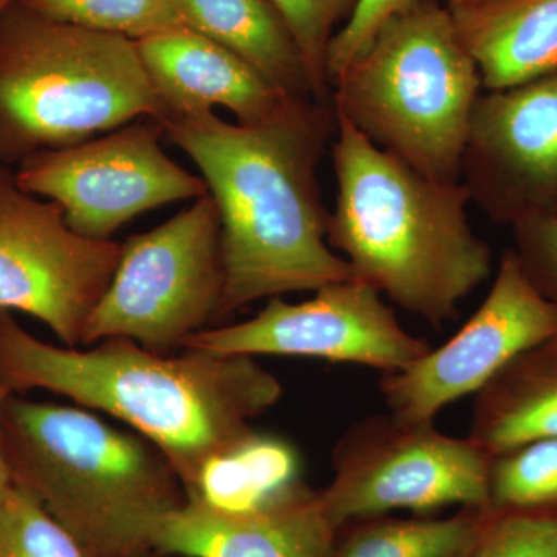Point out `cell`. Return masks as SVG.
I'll list each match as a JSON object with an SVG mask.
<instances>
[{"label": "cell", "instance_id": "27", "mask_svg": "<svg viewBox=\"0 0 557 557\" xmlns=\"http://www.w3.org/2000/svg\"><path fill=\"white\" fill-rule=\"evenodd\" d=\"M523 273L548 302L557 307V215L528 219L511 226Z\"/></svg>", "mask_w": 557, "mask_h": 557}, {"label": "cell", "instance_id": "17", "mask_svg": "<svg viewBox=\"0 0 557 557\" xmlns=\"http://www.w3.org/2000/svg\"><path fill=\"white\" fill-rule=\"evenodd\" d=\"M467 437L491 457L557 437V335L512 359L474 395Z\"/></svg>", "mask_w": 557, "mask_h": 557}, {"label": "cell", "instance_id": "1", "mask_svg": "<svg viewBox=\"0 0 557 557\" xmlns=\"http://www.w3.org/2000/svg\"><path fill=\"white\" fill-rule=\"evenodd\" d=\"M160 123L218 205L225 274L218 321L256 300L357 278L329 245L330 212L317 178L335 132L332 106L295 100L256 126L226 123L214 112Z\"/></svg>", "mask_w": 557, "mask_h": 557}, {"label": "cell", "instance_id": "14", "mask_svg": "<svg viewBox=\"0 0 557 557\" xmlns=\"http://www.w3.org/2000/svg\"><path fill=\"white\" fill-rule=\"evenodd\" d=\"M338 528L300 482L244 511L186 498L156 520L149 548L182 557H332Z\"/></svg>", "mask_w": 557, "mask_h": 557}, {"label": "cell", "instance_id": "24", "mask_svg": "<svg viewBox=\"0 0 557 557\" xmlns=\"http://www.w3.org/2000/svg\"><path fill=\"white\" fill-rule=\"evenodd\" d=\"M271 3L276 7L298 46L314 100L332 106L329 47L350 16L355 0H271Z\"/></svg>", "mask_w": 557, "mask_h": 557}, {"label": "cell", "instance_id": "13", "mask_svg": "<svg viewBox=\"0 0 557 557\" xmlns=\"http://www.w3.org/2000/svg\"><path fill=\"white\" fill-rule=\"evenodd\" d=\"M461 183L498 225L557 215V73L480 94Z\"/></svg>", "mask_w": 557, "mask_h": 557}, {"label": "cell", "instance_id": "4", "mask_svg": "<svg viewBox=\"0 0 557 557\" xmlns=\"http://www.w3.org/2000/svg\"><path fill=\"white\" fill-rule=\"evenodd\" d=\"M0 443L11 479L90 557L145 555L156 520L188 498L152 443L81 406L13 394L3 406Z\"/></svg>", "mask_w": 557, "mask_h": 557}, {"label": "cell", "instance_id": "18", "mask_svg": "<svg viewBox=\"0 0 557 557\" xmlns=\"http://www.w3.org/2000/svg\"><path fill=\"white\" fill-rule=\"evenodd\" d=\"M175 2L190 30L234 51L289 97L314 100L298 46L271 0Z\"/></svg>", "mask_w": 557, "mask_h": 557}, {"label": "cell", "instance_id": "9", "mask_svg": "<svg viewBox=\"0 0 557 557\" xmlns=\"http://www.w3.org/2000/svg\"><path fill=\"white\" fill-rule=\"evenodd\" d=\"M163 124L143 119L64 148L39 150L14 174L25 193L60 205L79 236L112 240V234L150 209L209 194L161 148Z\"/></svg>", "mask_w": 557, "mask_h": 557}, {"label": "cell", "instance_id": "29", "mask_svg": "<svg viewBox=\"0 0 557 557\" xmlns=\"http://www.w3.org/2000/svg\"><path fill=\"white\" fill-rule=\"evenodd\" d=\"M16 2L17 0H0V20H2L3 14H5L7 11H9L10 7Z\"/></svg>", "mask_w": 557, "mask_h": 557}, {"label": "cell", "instance_id": "22", "mask_svg": "<svg viewBox=\"0 0 557 557\" xmlns=\"http://www.w3.org/2000/svg\"><path fill=\"white\" fill-rule=\"evenodd\" d=\"M493 511H557V437L534 440L493 457Z\"/></svg>", "mask_w": 557, "mask_h": 557}, {"label": "cell", "instance_id": "6", "mask_svg": "<svg viewBox=\"0 0 557 557\" xmlns=\"http://www.w3.org/2000/svg\"><path fill=\"white\" fill-rule=\"evenodd\" d=\"M478 65L437 0L387 24L330 83L332 108L379 148L445 182H461Z\"/></svg>", "mask_w": 557, "mask_h": 557}, {"label": "cell", "instance_id": "10", "mask_svg": "<svg viewBox=\"0 0 557 557\" xmlns=\"http://www.w3.org/2000/svg\"><path fill=\"white\" fill-rule=\"evenodd\" d=\"M121 247L79 236L60 205L25 193L0 170V310L30 314L65 347H81Z\"/></svg>", "mask_w": 557, "mask_h": 557}, {"label": "cell", "instance_id": "20", "mask_svg": "<svg viewBox=\"0 0 557 557\" xmlns=\"http://www.w3.org/2000/svg\"><path fill=\"white\" fill-rule=\"evenodd\" d=\"M296 458L287 446L256 435L212 463L188 498L225 511L255 508L295 485Z\"/></svg>", "mask_w": 557, "mask_h": 557}, {"label": "cell", "instance_id": "15", "mask_svg": "<svg viewBox=\"0 0 557 557\" xmlns=\"http://www.w3.org/2000/svg\"><path fill=\"white\" fill-rule=\"evenodd\" d=\"M135 46L166 109L164 119L199 115L222 106L237 123L256 126L302 100L278 90L234 51L186 25L135 40Z\"/></svg>", "mask_w": 557, "mask_h": 557}, {"label": "cell", "instance_id": "26", "mask_svg": "<svg viewBox=\"0 0 557 557\" xmlns=\"http://www.w3.org/2000/svg\"><path fill=\"white\" fill-rule=\"evenodd\" d=\"M423 0H355L350 16L330 42L329 83L358 60L387 24L410 13Z\"/></svg>", "mask_w": 557, "mask_h": 557}, {"label": "cell", "instance_id": "25", "mask_svg": "<svg viewBox=\"0 0 557 557\" xmlns=\"http://www.w3.org/2000/svg\"><path fill=\"white\" fill-rule=\"evenodd\" d=\"M471 557H557V511H494Z\"/></svg>", "mask_w": 557, "mask_h": 557}, {"label": "cell", "instance_id": "3", "mask_svg": "<svg viewBox=\"0 0 557 557\" xmlns=\"http://www.w3.org/2000/svg\"><path fill=\"white\" fill-rule=\"evenodd\" d=\"M333 113L330 247L399 309L432 327L453 321L493 270V251L468 220L467 186L429 177Z\"/></svg>", "mask_w": 557, "mask_h": 557}, {"label": "cell", "instance_id": "16", "mask_svg": "<svg viewBox=\"0 0 557 557\" xmlns=\"http://www.w3.org/2000/svg\"><path fill=\"white\" fill-rule=\"evenodd\" d=\"M448 9L486 91L557 73V0H478Z\"/></svg>", "mask_w": 557, "mask_h": 557}, {"label": "cell", "instance_id": "11", "mask_svg": "<svg viewBox=\"0 0 557 557\" xmlns=\"http://www.w3.org/2000/svg\"><path fill=\"white\" fill-rule=\"evenodd\" d=\"M292 304L269 299L265 309L237 324L196 333L183 348L245 357H298L364 366L383 375L401 372L431 350V344L399 324L383 296L351 278Z\"/></svg>", "mask_w": 557, "mask_h": 557}, {"label": "cell", "instance_id": "19", "mask_svg": "<svg viewBox=\"0 0 557 557\" xmlns=\"http://www.w3.org/2000/svg\"><path fill=\"white\" fill-rule=\"evenodd\" d=\"M493 516L467 507L448 518L358 520L332 557H471Z\"/></svg>", "mask_w": 557, "mask_h": 557}, {"label": "cell", "instance_id": "7", "mask_svg": "<svg viewBox=\"0 0 557 557\" xmlns=\"http://www.w3.org/2000/svg\"><path fill=\"white\" fill-rule=\"evenodd\" d=\"M223 285L219 209L207 194L163 225L124 242L81 347L124 338L157 354H175L218 321Z\"/></svg>", "mask_w": 557, "mask_h": 557}, {"label": "cell", "instance_id": "23", "mask_svg": "<svg viewBox=\"0 0 557 557\" xmlns=\"http://www.w3.org/2000/svg\"><path fill=\"white\" fill-rule=\"evenodd\" d=\"M0 557H90L27 487L10 480L0 496Z\"/></svg>", "mask_w": 557, "mask_h": 557}, {"label": "cell", "instance_id": "21", "mask_svg": "<svg viewBox=\"0 0 557 557\" xmlns=\"http://www.w3.org/2000/svg\"><path fill=\"white\" fill-rule=\"evenodd\" d=\"M47 20L138 40L182 27L175 0H17Z\"/></svg>", "mask_w": 557, "mask_h": 557}, {"label": "cell", "instance_id": "12", "mask_svg": "<svg viewBox=\"0 0 557 557\" xmlns=\"http://www.w3.org/2000/svg\"><path fill=\"white\" fill-rule=\"evenodd\" d=\"M557 335V307L523 273L507 248L478 311L443 346L401 372L383 375L387 412L405 423H435L443 409L479 394L512 359Z\"/></svg>", "mask_w": 557, "mask_h": 557}, {"label": "cell", "instance_id": "30", "mask_svg": "<svg viewBox=\"0 0 557 557\" xmlns=\"http://www.w3.org/2000/svg\"><path fill=\"white\" fill-rule=\"evenodd\" d=\"M478 2V0H445L446 7L463 5V3Z\"/></svg>", "mask_w": 557, "mask_h": 557}, {"label": "cell", "instance_id": "2", "mask_svg": "<svg viewBox=\"0 0 557 557\" xmlns=\"http://www.w3.org/2000/svg\"><path fill=\"white\" fill-rule=\"evenodd\" d=\"M0 375L13 392L40 388L129 424L166 457L186 496L212 463L258 435L251 421L282 395L255 357L200 348L161 355L124 338L57 347L2 310Z\"/></svg>", "mask_w": 557, "mask_h": 557}, {"label": "cell", "instance_id": "5", "mask_svg": "<svg viewBox=\"0 0 557 557\" xmlns=\"http://www.w3.org/2000/svg\"><path fill=\"white\" fill-rule=\"evenodd\" d=\"M166 109L135 40L13 3L0 20V159L24 160Z\"/></svg>", "mask_w": 557, "mask_h": 557}, {"label": "cell", "instance_id": "8", "mask_svg": "<svg viewBox=\"0 0 557 557\" xmlns=\"http://www.w3.org/2000/svg\"><path fill=\"white\" fill-rule=\"evenodd\" d=\"M493 457L469 437L391 413L362 418L332 450L333 478L319 491L333 525L409 509L487 508Z\"/></svg>", "mask_w": 557, "mask_h": 557}, {"label": "cell", "instance_id": "28", "mask_svg": "<svg viewBox=\"0 0 557 557\" xmlns=\"http://www.w3.org/2000/svg\"><path fill=\"white\" fill-rule=\"evenodd\" d=\"M13 394V388H11L9 384H7V381L2 379V375H0V420H2L3 406H5L7 399ZM10 480L9 467H7L5 457H3L2 453V443H0V496H2L3 490L9 485Z\"/></svg>", "mask_w": 557, "mask_h": 557}]
</instances>
